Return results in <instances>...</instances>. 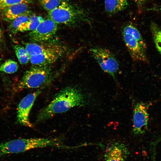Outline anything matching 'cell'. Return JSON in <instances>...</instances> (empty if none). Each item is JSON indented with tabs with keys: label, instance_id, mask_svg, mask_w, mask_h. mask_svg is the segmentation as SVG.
Returning a JSON list of instances; mask_svg holds the SVG:
<instances>
[{
	"label": "cell",
	"instance_id": "21",
	"mask_svg": "<svg viewBox=\"0 0 161 161\" xmlns=\"http://www.w3.org/2000/svg\"><path fill=\"white\" fill-rule=\"evenodd\" d=\"M31 0H6L4 2L0 4V9L12 5L22 3L29 4Z\"/></svg>",
	"mask_w": 161,
	"mask_h": 161
},
{
	"label": "cell",
	"instance_id": "13",
	"mask_svg": "<svg viewBox=\"0 0 161 161\" xmlns=\"http://www.w3.org/2000/svg\"><path fill=\"white\" fill-rule=\"evenodd\" d=\"M129 0H105V9L106 12L110 15L115 14L127 7Z\"/></svg>",
	"mask_w": 161,
	"mask_h": 161
},
{
	"label": "cell",
	"instance_id": "20",
	"mask_svg": "<svg viewBox=\"0 0 161 161\" xmlns=\"http://www.w3.org/2000/svg\"><path fill=\"white\" fill-rule=\"evenodd\" d=\"M62 1V0H40L42 7L48 12L58 7Z\"/></svg>",
	"mask_w": 161,
	"mask_h": 161
},
{
	"label": "cell",
	"instance_id": "8",
	"mask_svg": "<svg viewBox=\"0 0 161 161\" xmlns=\"http://www.w3.org/2000/svg\"><path fill=\"white\" fill-rule=\"evenodd\" d=\"M57 24L50 18L44 19L37 27L30 32L29 37L34 42H44L51 38L57 32Z\"/></svg>",
	"mask_w": 161,
	"mask_h": 161
},
{
	"label": "cell",
	"instance_id": "27",
	"mask_svg": "<svg viewBox=\"0 0 161 161\" xmlns=\"http://www.w3.org/2000/svg\"><path fill=\"white\" fill-rule=\"evenodd\" d=\"M1 59L0 56V66L1 65Z\"/></svg>",
	"mask_w": 161,
	"mask_h": 161
},
{
	"label": "cell",
	"instance_id": "18",
	"mask_svg": "<svg viewBox=\"0 0 161 161\" xmlns=\"http://www.w3.org/2000/svg\"><path fill=\"white\" fill-rule=\"evenodd\" d=\"M18 67V65L16 62L9 59L1 65L0 71L7 73L12 74L16 72Z\"/></svg>",
	"mask_w": 161,
	"mask_h": 161
},
{
	"label": "cell",
	"instance_id": "6",
	"mask_svg": "<svg viewBox=\"0 0 161 161\" xmlns=\"http://www.w3.org/2000/svg\"><path fill=\"white\" fill-rule=\"evenodd\" d=\"M89 51L101 69L115 80L119 64L113 53L108 49L99 47H92Z\"/></svg>",
	"mask_w": 161,
	"mask_h": 161
},
{
	"label": "cell",
	"instance_id": "7",
	"mask_svg": "<svg viewBox=\"0 0 161 161\" xmlns=\"http://www.w3.org/2000/svg\"><path fill=\"white\" fill-rule=\"evenodd\" d=\"M150 103L143 102L137 103L133 109L132 132L135 135L144 133L148 129Z\"/></svg>",
	"mask_w": 161,
	"mask_h": 161
},
{
	"label": "cell",
	"instance_id": "22",
	"mask_svg": "<svg viewBox=\"0 0 161 161\" xmlns=\"http://www.w3.org/2000/svg\"><path fill=\"white\" fill-rule=\"evenodd\" d=\"M138 8L142 7L146 3L147 0H133Z\"/></svg>",
	"mask_w": 161,
	"mask_h": 161
},
{
	"label": "cell",
	"instance_id": "14",
	"mask_svg": "<svg viewBox=\"0 0 161 161\" xmlns=\"http://www.w3.org/2000/svg\"><path fill=\"white\" fill-rule=\"evenodd\" d=\"M25 47L30 56L38 55L52 49L57 44H41L36 43H27L24 44Z\"/></svg>",
	"mask_w": 161,
	"mask_h": 161
},
{
	"label": "cell",
	"instance_id": "5",
	"mask_svg": "<svg viewBox=\"0 0 161 161\" xmlns=\"http://www.w3.org/2000/svg\"><path fill=\"white\" fill-rule=\"evenodd\" d=\"M51 69L47 66H35L26 71L18 85L19 89L42 88L52 80Z\"/></svg>",
	"mask_w": 161,
	"mask_h": 161
},
{
	"label": "cell",
	"instance_id": "15",
	"mask_svg": "<svg viewBox=\"0 0 161 161\" xmlns=\"http://www.w3.org/2000/svg\"><path fill=\"white\" fill-rule=\"evenodd\" d=\"M44 19L41 16L31 15L28 20L23 23L18 27L16 33L19 32L32 31Z\"/></svg>",
	"mask_w": 161,
	"mask_h": 161
},
{
	"label": "cell",
	"instance_id": "10",
	"mask_svg": "<svg viewBox=\"0 0 161 161\" xmlns=\"http://www.w3.org/2000/svg\"><path fill=\"white\" fill-rule=\"evenodd\" d=\"M129 154L124 143L120 140H114L108 145L103 156L105 161H126Z\"/></svg>",
	"mask_w": 161,
	"mask_h": 161
},
{
	"label": "cell",
	"instance_id": "19",
	"mask_svg": "<svg viewBox=\"0 0 161 161\" xmlns=\"http://www.w3.org/2000/svg\"><path fill=\"white\" fill-rule=\"evenodd\" d=\"M151 29L156 47L161 54V30L154 23L151 24Z\"/></svg>",
	"mask_w": 161,
	"mask_h": 161
},
{
	"label": "cell",
	"instance_id": "9",
	"mask_svg": "<svg viewBox=\"0 0 161 161\" xmlns=\"http://www.w3.org/2000/svg\"><path fill=\"white\" fill-rule=\"evenodd\" d=\"M41 92V90H38L27 95L20 102L17 111V120L20 124L25 126L32 127L33 125L29 119V114L35 100Z\"/></svg>",
	"mask_w": 161,
	"mask_h": 161
},
{
	"label": "cell",
	"instance_id": "24",
	"mask_svg": "<svg viewBox=\"0 0 161 161\" xmlns=\"http://www.w3.org/2000/svg\"><path fill=\"white\" fill-rule=\"evenodd\" d=\"M154 9H156V10L159 11L161 12V4Z\"/></svg>",
	"mask_w": 161,
	"mask_h": 161
},
{
	"label": "cell",
	"instance_id": "11",
	"mask_svg": "<svg viewBox=\"0 0 161 161\" xmlns=\"http://www.w3.org/2000/svg\"><path fill=\"white\" fill-rule=\"evenodd\" d=\"M64 51L63 47L57 44L52 49L38 55L30 56L31 63L35 66H47L57 60Z\"/></svg>",
	"mask_w": 161,
	"mask_h": 161
},
{
	"label": "cell",
	"instance_id": "2",
	"mask_svg": "<svg viewBox=\"0 0 161 161\" xmlns=\"http://www.w3.org/2000/svg\"><path fill=\"white\" fill-rule=\"evenodd\" d=\"M64 137L17 139L0 143V155L21 153L35 148L52 147L70 149L64 143Z\"/></svg>",
	"mask_w": 161,
	"mask_h": 161
},
{
	"label": "cell",
	"instance_id": "16",
	"mask_svg": "<svg viewBox=\"0 0 161 161\" xmlns=\"http://www.w3.org/2000/svg\"><path fill=\"white\" fill-rule=\"evenodd\" d=\"M31 15L30 12L28 11L13 20L10 22L8 26L9 30L13 34L16 33L17 30L19 27L28 20Z\"/></svg>",
	"mask_w": 161,
	"mask_h": 161
},
{
	"label": "cell",
	"instance_id": "26",
	"mask_svg": "<svg viewBox=\"0 0 161 161\" xmlns=\"http://www.w3.org/2000/svg\"><path fill=\"white\" fill-rule=\"evenodd\" d=\"M6 0H0V4L4 2Z\"/></svg>",
	"mask_w": 161,
	"mask_h": 161
},
{
	"label": "cell",
	"instance_id": "1",
	"mask_svg": "<svg viewBox=\"0 0 161 161\" xmlns=\"http://www.w3.org/2000/svg\"><path fill=\"white\" fill-rule=\"evenodd\" d=\"M86 103V97L80 89L73 86L65 87L58 92L49 104L40 112L37 121L45 120L73 107Z\"/></svg>",
	"mask_w": 161,
	"mask_h": 161
},
{
	"label": "cell",
	"instance_id": "23",
	"mask_svg": "<svg viewBox=\"0 0 161 161\" xmlns=\"http://www.w3.org/2000/svg\"><path fill=\"white\" fill-rule=\"evenodd\" d=\"M4 41V35L0 27V46L2 44Z\"/></svg>",
	"mask_w": 161,
	"mask_h": 161
},
{
	"label": "cell",
	"instance_id": "4",
	"mask_svg": "<svg viewBox=\"0 0 161 161\" xmlns=\"http://www.w3.org/2000/svg\"><path fill=\"white\" fill-rule=\"evenodd\" d=\"M123 41L133 60L148 62L146 44L137 27L131 23L124 25L121 30Z\"/></svg>",
	"mask_w": 161,
	"mask_h": 161
},
{
	"label": "cell",
	"instance_id": "12",
	"mask_svg": "<svg viewBox=\"0 0 161 161\" xmlns=\"http://www.w3.org/2000/svg\"><path fill=\"white\" fill-rule=\"evenodd\" d=\"M28 4L22 3L0 9V14L4 21L10 22L28 10Z\"/></svg>",
	"mask_w": 161,
	"mask_h": 161
},
{
	"label": "cell",
	"instance_id": "17",
	"mask_svg": "<svg viewBox=\"0 0 161 161\" xmlns=\"http://www.w3.org/2000/svg\"><path fill=\"white\" fill-rule=\"evenodd\" d=\"M16 55L19 62L22 65L25 64L30 60V56L25 47L18 44L15 45L13 47Z\"/></svg>",
	"mask_w": 161,
	"mask_h": 161
},
{
	"label": "cell",
	"instance_id": "3",
	"mask_svg": "<svg viewBox=\"0 0 161 161\" xmlns=\"http://www.w3.org/2000/svg\"><path fill=\"white\" fill-rule=\"evenodd\" d=\"M49 18L57 24L73 26L83 22L89 23L91 18L83 9L63 1L53 10L48 12Z\"/></svg>",
	"mask_w": 161,
	"mask_h": 161
},
{
	"label": "cell",
	"instance_id": "25",
	"mask_svg": "<svg viewBox=\"0 0 161 161\" xmlns=\"http://www.w3.org/2000/svg\"><path fill=\"white\" fill-rule=\"evenodd\" d=\"M161 141V136L158 138L156 141L155 143L156 144H158L159 142Z\"/></svg>",
	"mask_w": 161,
	"mask_h": 161
}]
</instances>
